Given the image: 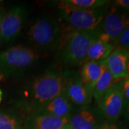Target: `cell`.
Masks as SVG:
<instances>
[{"label":"cell","instance_id":"cell-1","mask_svg":"<svg viewBox=\"0 0 129 129\" xmlns=\"http://www.w3.org/2000/svg\"><path fill=\"white\" fill-rule=\"evenodd\" d=\"M69 72L50 71L34 80L23 93L22 106L32 114L40 111L55 97L63 93Z\"/></svg>","mask_w":129,"mask_h":129},{"label":"cell","instance_id":"cell-2","mask_svg":"<svg viewBox=\"0 0 129 129\" xmlns=\"http://www.w3.org/2000/svg\"><path fill=\"white\" fill-rule=\"evenodd\" d=\"M27 34L32 46L44 52L56 50L62 40L60 21L52 16H41L36 19L29 28Z\"/></svg>","mask_w":129,"mask_h":129},{"label":"cell","instance_id":"cell-3","mask_svg":"<svg viewBox=\"0 0 129 129\" xmlns=\"http://www.w3.org/2000/svg\"><path fill=\"white\" fill-rule=\"evenodd\" d=\"M38 59L37 52L22 45L0 52V75L6 79L20 78Z\"/></svg>","mask_w":129,"mask_h":129},{"label":"cell","instance_id":"cell-4","mask_svg":"<svg viewBox=\"0 0 129 129\" xmlns=\"http://www.w3.org/2000/svg\"><path fill=\"white\" fill-rule=\"evenodd\" d=\"M99 27L92 30L73 32L68 34L61 49L60 57L68 64L79 65L86 60L88 50L100 36Z\"/></svg>","mask_w":129,"mask_h":129},{"label":"cell","instance_id":"cell-5","mask_svg":"<svg viewBox=\"0 0 129 129\" xmlns=\"http://www.w3.org/2000/svg\"><path fill=\"white\" fill-rule=\"evenodd\" d=\"M108 5L93 9H78L60 5V16L73 32L92 30L99 27Z\"/></svg>","mask_w":129,"mask_h":129},{"label":"cell","instance_id":"cell-6","mask_svg":"<svg viewBox=\"0 0 129 129\" xmlns=\"http://www.w3.org/2000/svg\"><path fill=\"white\" fill-rule=\"evenodd\" d=\"M129 26V12L115 5L108 7L106 14L99 26V39L113 43Z\"/></svg>","mask_w":129,"mask_h":129},{"label":"cell","instance_id":"cell-7","mask_svg":"<svg viewBox=\"0 0 129 129\" xmlns=\"http://www.w3.org/2000/svg\"><path fill=\"white\" fill-rule=\"evenodd\" d=\"M98 109L105 120L116 121L123 116L126 103L122 90V80L115 82L98 103Z\"/></svg>","mask_w":129,"mask_h":129},{"label":"cell","instance_id":"cell-8","mask_svg":"<svg viewBox=\"0 0 129 129\" xmlns=\"http://www.w3.org/2000/svg\"><path fill=\"white\" fill-rule=\"evenodd\" d=\"M27 17V9L22 5L12 7L5 13L2 22L1 42L9 43L15 40L23 28Z\"/></svg>","mask_w":129,"mask_h":129},{"label":"cell","instance_id":"cell-9","mask_svg":"<svg viewBox=\"0 0 129 129\" xmlns=\"http://www.w3.org/2000/svg\"><path fill=\"white\" fill-rule=\"evenodd\" d=\"M64 94L74 106L86 107L91 103L92 93L83 84L78 74L68 73Z\"/></svg>","mask_w":129,"mask_h":129},{"label":"cell","instance_id":"cell-10","mask_svg":"<svg viewBox=\"0 0 129 129\" xmlns=\"http://www.w3.org/2000/svg\"><path fill=\"white\" fill-rule=\"evenodd\" d=\"M103 118L98 108H92L88 106L80 108L71 115L68 125L71 129H97Z\"/></svg>","mask_w":129,"mask_h":129},{"label":"cell","instance_id":"cell-11","mask_svg":"<svg viewBox=\"0 0 129 129\" xmlns=\"http://www.w3.org/2000/svg\"><path fill=\"white\" fill-rule=\"evenodd\" d=\"M69 119L37 112L29 115L24 123V129H60L68 124Z\"/></svg>","mask_w":129,"mask_h":129},{"label":"cell","instance_id":"cell-12","mask_svg":"<svg viewBox=\"0 0 129 129\" xmlns=\"http://www.w3.org/2000/svg\"><path fill=\"white\" fill-rule=\"evenodd\" d=\"M128 52L115 47L106 59V65L115 82L128 77L127 62Z\"/></svg>","mask_w":129,"mask_h":129},{"label":"cell","instance_id":"cell-13","mask_svg":"<svg viewBox=\"0 0 129 129\" xmlns=\"http://www.w3.org/2000/svg\"><path fill=\"white\" fill-rule=\"evenodd\" d=\"M106 68V61H86L83 63L80 78L92 93L95 83Z\"/></svg>","mask_w":129,"mask_h":129},{"label":"cell","instance_id":"cell-14","mask_svg":"<svg viewBox=\"0 0 129 129\" xmlns=\"http://www.w3.org/2000/svg\"><path fill=\"white\" fill-rule=\"evenodd\" d=\"M73 109V105L70 102L63 92L49 102L39 112H42L44 113L53 115L57 118H69L72 114Z\"/></svg>","mask_w":129,"mask_h":129},{"label":"cell","instance_id":"cell-15","mask_svg":"<svg viewBox=\"0 0 129 129\" xmlns=\"http://www.w3.org/2000/svg\"><path fill=\"white\" fill-rule=\"evenodd\" d=\"M115 47L113 43L98 39L94 42L88 50L86 61H106Z\"/></svg>","mask_w":129,"mask_h":129},{"label":"cell","instance_id":"cell-16","mask_svg":"<svg viewBox=\"0 0 129 129\" xmlns=\"http://www.w3.org/2000/svg\"><path fill=\"white\" fill-rule=\"evenodd\" d=\"M114 83L115 81L111 74L108 71V68H106L95 83L92 90V98H94L97 104L100 102L102 98L106 95V92L109 90V89Z\"/></svg>","mask_w":129,"mask_h":129},{"label":"cell","instance_id":"cell-17","mask_svg":"<svg viewBox=\"0 0 129 129\" xmlns=\"http://www.w3.org/2000/svg\"><path fill=\"white\" fill-rule=\"evenodd\" d=\"M109 1L106 0H64L60 5L70 8L78 9H93L108 5Z\"/></svg>","mask_w":129,"mask_h":129},{"label":"cell","instance_id":"cell-18","mask_svg":"<svg viewBox=\"0 0 129 129\" xmlns=\"http://www.w3.org/2000/svg\"><path fill=\"white\" fill-rule=\"evenodd\" d=\"M0 129H21V125L15 115L0 111Z\"/></svg>","mask_w":129,"mask_h":129},{"label":"cell","instance_id":"cell-19","mask_svg":"<svg viewBox=\"0 0 129 129\" xmlns=\"http://www.w3.org/2000/svg\"><path fill=\"white\" fill-rule=\"evenodd\" d=\"M116 48L122 49L128 52L129 51V26L125 29L123 32L120 34L118 38L113 42Z\"/></svg>","mask_w":129,"mask_h":129},{"label":"cell","instance_id":"cell-20","mask_svg":"<svg viewBox=\"0 0 129 129\" xmlns=\"http://www.w3.org/2000/svg\"><path fill=\"white\" fill-rule=\"evenodd\" d=\"M97 129H125V126L118 120H105L102 122Z\"/></svg>","mask_w":129,"mask_h":129},{"label":"cell","instance_id":"cell-21","mask_svg":"<svg viewBox=\"0 0 129 129\" xmlns=\"http://www.w3.org/2000/svg\"><path fill=\"white\" fill-rule=\"evenodd\" d=\"M122 90L126 105L129 104V76L122 80Z\"/></svg>","mask_w":129,"mask_h":129},{"label":"cell","instance_id":"cell-22","mask_svg":"<svg viewBox=\"0 0 129 129\" xmlns=\"http://www.w3.org/2000/svg\"><path fill=\"white\" fill-rule=\"evenodd\" d=\"M113 5L125 11L129 12V0H116L113 2Z\"/></svg>","mask_w":129,"mask_h":129},{"label":"cell","instance_id":"cell-23","mask_svg":"<svg viewBox=\"0 0 129 129\" xmlns=\"http://www.w3.org/2000/svg\"><path fill=\"white\" fill-rule=\"evenodd\" d=\"M123 117H124L125 122L127 124L129 128V104L126 105V108H125V110Z\"/></svg>","mask_w":129,"mask_h":129},{"label":"cell","instance_id":"cell-24","mask_svg":"<svg viewBox=\"0 0 129 129\" xmlns=\"http://www.w3.org/2000/svg\"><path fill=\"white\" fill-rule=\"evenodd\" d=\"M4 15H5V11L3 9H0V42H1V36H2V22Z\"/></svg>","mask_w":129,"mask_h":129},{"label":"cell","instance_id":"cell-25","mask_svg":"<svg viewBox=\"0 0 129 129\" xmlns=\"http://www.w3.org/2000/svg\"><path fill=\"white\" fill-rule=\"evenodd\" d=\"M127 73H128V76H129V51L128 55V62H127Z\"/></svg>","mask_w":129,"mask_h":129},{"label":"cell","instance_id":"cell-26","mask_svg":"<svg viewBox=\"0 0 129 129\" xmlns=\"http://www.w3.org/2000/svg\"><path fill=\"white\" fill-rule=\"evenodd\" d=\"M60 129H71V128H70V127L69 126V125L68 124V125H66L65 126H64V127H62V128H60Z\"/></svg>","mask_w":129,"mask_h":129},{"label":"cell","instance_id":"cell-27","mask_svg":"<svg viewBox=\"0 0 129 129\" xmlns=\"http://www.w3.org/2000/svg\"><path fill=\"white\" fill-rule=\"evenodd\" d=\"M2 92L0 90V103H1V101H2Z\"/></svg>","mask_w":129,"mask_h":129},{"label":"cell","instance_id":"cell-28","mask_svg":"<svg viewBox=\"0 0 129 129\" xmlns=\"http://www.w3.org/2000/svg\"><path fill=\"white\" fill-rule=\"evenodd\" d=\"M0 2H1V1H0Z\"/></svg>","mask_w":129,"mask_h":129}]
</instances>
